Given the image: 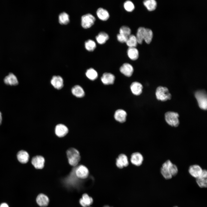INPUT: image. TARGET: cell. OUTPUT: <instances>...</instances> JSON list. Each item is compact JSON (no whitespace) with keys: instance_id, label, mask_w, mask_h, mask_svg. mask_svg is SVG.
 <instances>
[{"instance_id":"3957f363","label":"cell","mask_w":207,"mask_h":207,"mask_svg":"<svg viewBox=\"0 0 207 207\" xmlns=\"http://www.w3.org/2000/svg\"><path fill=\"white\" fill-rule=\"evenodd\" d=\"M179 115L177 112L168 111L164 115L165 119L167 123L169 126L174 127H177L180 123Z\"/></svg>"},{"instance_id":"ffe728a7","label":"cell","mask_w":207,"mask_h":207,"mask_svg":"<svg viewBox=\"0 0 207 207\" xmlns=\"http://www.w3.org/2000/svg\"><path fill=\"white\" fill-rule=\"evenodd\" d=\"M115 79L114 76L113 74L109 73H104L101 78L102 82L105 85L113 84Z\"/></svg>"},{"instance_id":"7c38bea8","label":"cell","mask_w":207,"mask_h":207,"mask_svg":"<svg viewBox=\"0 0 207 207\" xmlns=\"http://www.w3.org/2000/svg\"><path fill=\"white\" fill-rule=\"evenodd\" d=\"M45 161L43 157L41 156H37L32 158L31 163L36 168L41 169L44 166Z\"/></svg>"},{"instance_id":"9c48e42d","label":"cell","mask_w":207,"mask_h":207,"mask_svg":"<svg viewBox=\"0 0 207 207\" xmlns=\"http://www.w3.org/2000/svg\"><path fill=\"white\" fill-rule=\"evenodd\" d=\"M116 166L119 168L127 166L129 164L127 157L125 154H120L116 159Z\"/></svg>"},{"instance_id":"5bb4252c","label":"cell","mask_w":207,"mask_h":207,"mask_svg":"<svg viewBox=\"0 0 207 207\" xmlns=\"http://www.w3.org/2000/svg\"><path fill=\"white\" fill-rule=\"evenodd\" d=\"M120 70L125 76L130 77L132 75L134 70L131 64L128 63H125L120 67Z\"/></svg>"},{"instance_id":"8992f818","label":"cell","mask_w":207,"mask_h":207,"mask_svg":"<svg viewBox=\"0 0 207 207\" xmlns=\"http://www.w3.org/2000/svg\"><path fill=\"white\" fill-rule=\"evenodd\" d=\"M172 164L170 160H168L162 165L160 169L161 173L166 179H170L172 177L170 171L171 167Z\"/></svg>"},{"instance_id":"7a4b0ae2","label":"cell","mask_w":207,"mask_h":207,"mask_svg":"<svg viewBox=\"0 0 207 207\" xmlns=\"http://www.w3.org/2000/svg\"><path fill=\"white\" fill-rule=\"evenodd\" d=\"M66 154L70 165L74 167L76 166L80 159L79 152L74 148H70L67 150Z\"/></svg>"},{"instance_id":"74e56055","label":"cell","mask_w":207,"mask_h":207,"mask_svg":"<svg viewBox=\"0 0 207 207\" xmlns=\"http://www.w3.org/2000/svg\"><path fill=\"white\" fill-rule=\"evenodd\" d=\"M177 207V206H175V207Z\"/></svg>"},{"instance_id":"1f68e13d","label":"cell","mask_w":207,"mask_h":207,"mask_svg":"<svg viewBox=\"0 0 207 207\" xmlns=\"http://www.w3.org/2000/svg\"><path fill=\"white\" fill-rule=\"evenodd\" d=\"M85 45V48L89 51H93L96 47L95 42L94 41L90 39L86 41Z\"/></svg>"},{"instance_id":"4dcf8cb0","label":"cell","mask_w":207,"mask_h":207,"mask_svg":"<svg viewBox=\"0 0 207 207\" xmlns=\"http://www.w3.org/2000/svg\"><path fill=\"white\" fill-rule=\"evenodd\" d=\"M86 75L89 79L92 80L96 79L98 76V74L97 71L92 68L87 70L86 72Z\"/></svg>"},{"instance_id":"4316f807","label":"cell","mask_w":207,"mask_h":207,"mask_svg":"<svg viewBox=\"0 0 207 207\" xmlns=\"http://www.w3.org/2000/svg\"><path fill=\"white\" fill-rule=\"evenodd\" d=\"M109 38L108 35L104 32H100L96 37L97 42L99 44H102L105 43Z\"/></svg>"},{"instance_id":"2e32d148","label":"cell","mask_w":207,"mask_h":207,"mask_svg":"<svg viewBox=\"0 0 207 207\" xmlns=\"http://www.w3.org/2000/svg\"><path fill=\"white\" fill-rule=\"evenodd\" d=\"M79 203L83 207H89L91 205L93 202L92 198L89 196L87 193L83 194L82 198L79 200Z\"/></svg>"},{"instance_id":"83f0119b","label":"cell","mask_w":207,"mask_h":207,"mask_svg":"<svg viewBox=\"0 0 207 207\" xmlns=\"http://www.w3.org/2000/svg\"><path fill=\"white\" fill-rule=\"evenodd\" d=\"M143 3L145 6L149 11L154 10L157 6V3L154 0H146L144 1Z\"/></svg>"},{"instance_id":"d4e9b609","label":"cell","mask_w":207,"mask_h":207,"mask_svg":"<svg viewBox=\"0 0 207 207\" xmlns=\"http://www.w3.org/2000/svg\"><path fill=\"white\" fill-rule=\"evenodd\" d=\"M127 54L129 57L132 60H136L139 57V51L135 47H129L127 50Z\"/></svg>"},{"instance_id":"ac0fdd59","label":"cell","mask_w":207,"mask_h":207,"mask_svg":"<svg viewBox=\"0 0 207 207\" xmlns=\"http://www.w3.org/2000/svg\"><path fill=\"white\" fill-rule=\"evenodd\" d=\"M36 201L37 204L42 207L47 206L48 205L49 202L48 197L46 195L43 193H40L37 196Z\"/></svg>"},{"instance_id":"52a82bcc","label":"cell","mask_w":207,"mask_h":207,"mask_svg":"<svg viewBox=\"0 0 207 207\" xmlns=\"http://www.w3.org/2000/svg\"><path fill=\"white\" fill-rule=\"evenodd\" d=\"M95 20V18L90 14L84 15L81 18V25L85 28H89L94 24Z\"/></svg>"},{"instance_id":"d6a6232c","label":"cell","mask_w":207,"mask_h":207,"mask_svg":"<svg viewBox=\"0 0 207 207\" xmlns=\"http://www.w3.org/2000/svg\"><path fill=\"white\" fill-rule=\"evenodd\" d=\"M131 30L129 27L123 26L120 28L119 34L128 37L131 34Z\"/></svg>"},{"instance_id":"6da1fadb","label":"cell","mask_w":207,"mask_h":207,"mask_svg":"<svg viewBox=\"0 0 207 207\" xmlns=\"http://www.w3.org/2000/svg\"><path fill=\"white\" fill-rule=\"evenodd\" d=\"M136 37L138 43L141 44L144 40L149 44L152 41L153 33L150 29L141 27L138 28Z\"/></svg>"},{"instance_id":"d590c367","label":"cell","mask_w":207,"mask_h":207,"mask_svg":"<svg viewBox=\"0 0 207 207\" xmlns=\"http://www.w3.org/2000/svg\"><path fill=\"white\" fill-rule=\"evenodd\" d=\"M0 207H9L8 205L5 203H3L0 205Z\"/></svg>"},{"instance_id":"f1b7e54d","label":"cell","mask_w":207,"mask_h":207,"mask_svg":"<svg viewBox=\"0 0 207 207\" xmlns=\"http://www.w3.org/2000/svg\"><path fill=\"white\" fill-rule=\"evenodd\" d=\"M126 43L129 47H136L138 43L136 36L131 34L128 37Z\"/></svg>"},{"instance_id":"4fadbf2b","label":"cell","mask_w":207,"mask_h":207,"mask_svg":"<svg viewBox=\"0 0 207 207\" xmlns=\"http://www.w3.org/2000/svg\"><path fill=\"white\" fill-rule=\"evenodd\" d=\"M196 182L201 188L206 187L207 186V171L204 169L200 175L196 178Z\"/></svg>"},{"instance_id":"e575fe53","label":"cell","mask_w":207,"mask_h":207,"mask_svg":"<svg viewBox=\"0 0 207 207\" xmlns=\"http://www.w3.org/2000/svg\"><path fill=\"white\" fill-rule=\"evenodd\" d=\"M117 37L118 40L122 43H126L128 38V37H126L120 34H117Z\"/></svg>"},{"instance_id":"ba28073f","label":"cell","mask_w":207,"mask_h":207,"mask_svg":"<svg viewBox=\"0 0 207 207\" xmlns=\"http://www.w3.org/2000/svg\"><path fill=\"white\" fill-rule=\"evenodd\" d=\"M74 172L76 177L79 179H84L89 175V171L85 166L80 165L74 168Z\"/></svg>"},{"instance_id":"30bf717a","label":"cell","mask_w":207,"mask_h":207,"mask_svg":"<svg viewBox=\"0 0 207 207\" xmlns=\"http://www.w3.org/2000/svg\"><path fill=\"white\" fill-rule=\"evenodd\" d=\"M143 159V157L141 153L139 152H135L131 154L130 161L134 165L139 166L142 164Z\"/></svg>"},{"instance_id":"484cf974","label":"cell","mask_w":207,"mask_h":207,"mask_svg":"<svg viewBox=\"0 0 207 207\" xmlns=\"http://www.w3.org/2000/svg\"><path fill=\"white\" fill-rule=\"evenodd\" d=\"M72 94L78 97H83L85 95V92L83 88L79 85H76L72 89Z\"/></svg>"},{"instance_id":"603a6c76","label":"cell","mask_w":207,"mask_h":207,"mask_svg":"<svg viewBox=\"0 0 207 207\" xmlns=\"http://www.w3.org/2000/svg\"><path fill=\"white\" fill-rule=\"evenodd\" d=\"M143 88L141 84L137 82H133L130 86L132 93L133 94L136 95H138L141 94L142 92Z\"/></svg>"},{"instance_id":"e0dca14e","label":"cell","mask_w":207,"mask_h":207,"mask_svg":"<svg viewBox=\"0 0 207 207\" xmlns=\"http://www.w3.org/2000/svg\"><path fill=\"white\" fill-rule=\"evenodd\" d=\"M4 83L7 85L16 86L18 84L16 76L13 73H10L5 77L4 79Z\"/></svg>"},{"instance_id":"d6986e66","label":"cell","mask_w":207,"mask_h":207,"mask_svg":"<svg viewBox=\"0 0 207 207\" xmlns=\"http://www.w3.org/2000/svg\"><path fill=\"white\" fill-rule=\"evenodd\" d=\"M126 116L127 113L125 111L122 109H118L115 112L114 118L118 122L123 123L126 121Z\"/></svg>"},{"instance_id":"836d02e7","label":"cell","mask_w":207,"mask_h":207,"mask_svg":"<svg viewBox=\"0 0 207 207\" xmlns=\"http://www.w3.org/2000/svg\"><path fill=\"white\" fill-rule=\"evenodd\" d=\"M125 9L129 12H131L135 8V6L133 3L130 1L127 0L125 2L124 4Z\"/></svg>"},{"instance_id":"f35d334b","label":"cell","mask_w":207,"mask_h":207,"mask_svg":"<svg viewBox=\"0 0 207 207\" xmlns=\"http://www.w3.org/2000/svg\"><path fill=\"white\" fill-rule=\"evenodd\" d=\"M89 207H90L89 206Z\"/></svg>"},{"instance_id":"5b68a950","label":"cell","mask_w":207,"mask_h":207,"mask_svg":"<svg viewBox=\"0 0 207 207\" xmlns=\"http://www.w3.org/2000/svg\"><path fill=\"white\" fill-rule=\"evenodd\" d=\"M156 97L157 99L162 101H165L171 99V95L168 89L166 87L161 86L158 87L156 92Z\"/></svg>"},{"instance_id":"8fae6325","label":"cell","mask_w":207,"mask_h":207,"mask_svg":"<svg viewBox=\"0 0 207 207\" xmlns=\"http://www.w3.org/2000/svg\"><path fill=\"white\" fill-rule=\"evenodd\" d=\"M203 170V169L200 165L195 164L189 166L188 171L192 177L197 178L200 175Z\"/></svg>"},{"instance_id":"cb8c5ba5","label":"cell","mask_w":207,"mask_h":207,"mask_svg":"<svg viewBox=\"0 0 207 207\" xmlns=\"http://www.w3.org/2000/svg\"><path fill=\"white\" fill-rule=\"evenodd\" d=\"M96 13L98 18L103 21L107 20L110 16L108 11L101 7H100L97 9Z\"/></svg>"},{"instance_id":"9a60e30c","label":"cell","mask_w":207,"mask_h":207,"mask_svg":"<svg viewBox=\"0 0 207 207\" xmlns=\"http://www.w3.org/2000/svg\"><path fill=\"white\" fill-rule=\"evenodd\" d=\"M51 83L55 89H60L63 86V80L62 78L59 76H54L51 80Z\"/></svg>"},{"instance_id":"44dd1931","label":"cell","mask_w":207,"mask_h":207,"mask_svg":"<svg viewBox=\"0 0 207 207\" xmlns=\"http://www.w3.org/2000/svg\"><path fill=\"white\" fill-rule=\"evenodd\" d=\"M55 131V134L57 136L62 137L67 134L68 132V129L64 125L59 124L56 126Z\"/></svg>"},{"instance_id":"f546056e","label":"cell","mask_w":207,"mask_h":207,"mask_svg":"<svg viewBox=\"0 0 207 207\" xmlns=\"http://www.w3.org/2000/svg\"><path fill=\"white\" fill-rule=\"evenodd\" d=\"M59 22L62 24H66L69 22V15L65 12H63L59 14L58 17Z\"/></svg>"},{"instance_id":"8d00e7d4","label":"cell","mask_w":207,"mask_h":207,"mask_svg":"<svg viewBox=\"0 0 207 207\" xmlns=\"http://www.w3.org/2000/svg\"><path fill=\"white\" fill-rule=\"evenodd\" d=\"M2 122V117L1 112H0V125L1 124Z\"/></svg>"},{"instance_id":"277c9868","label":"cell","mask_w":207,"mask_h":207,"mask_svg":"<svg viewBox=\"0 0 207 207\" xmlns=\"http://www.w3.org/2000/svg\"><path fill=\"white\" fill-rule=\"evenodd\" d=\"M199 106L204 110L207 108V98L206 92L204 90H200L196 91L195 94Z\"/></svg>"},{"instance_id":"7402d4cb","label":"cell","mask_w":207,"mask_h":207,"mask_svg":"<svg viewBox=\"0 0 207 207\" xmlns=\"http://www.w3.org/2000/svg\"><path fill=\"white\" fill-rule=\"evenodd\" d=\"M17 157L18 161L22 164L27 163L29 159V155L28 153L24 150L19 151L17 154Z\"/></svg>"}]
</instances>
